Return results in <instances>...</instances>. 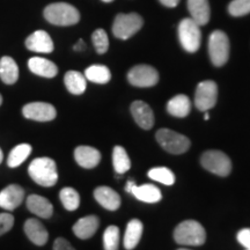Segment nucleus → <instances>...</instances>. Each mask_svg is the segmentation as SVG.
<instances>
[{
  "label": "nucleus",
  "mask_w": 250,
  "mask_h": 250,
  "mask_svg": "<svg viewBox=\"0 0 250 250\" xmlns=\"http://www.w3.org/2000/svg\"><path fill=\"white\" fill-rule=\"evenodd\" d=\"M28 174L39 186L54 187L58 181V171L56 162L50 158H36L30 162Z\"/></svg>",
  "instance_id": "1"
},
{
  "label": "nucleus",
  "mask_w": 250,
  "mask_h": 250,
  "mask_svg": "<svg viewBox=\"0 0 250 250\" xmlns=\"http://www.w3.org/2000/svg\"><path fill=\"white\" fill-rule=\"evenodd\" d=\"M44 18L48 22L55 26L67 27L79 22L80 13L74 6L66 2H55L46 6Z\"/></svg>",
  "instance_id": "2"
},
{
  "label": "nucleus",
  "mask_w": 250,
  "mask_h": 250,
  "mask_svg": "<svg viewBox=\"0 0 250 250\" xmlns=\"http://www.w3.org/2000/svg\"><path fill=\"white\" fill-rule=\"evenodd\" d=\"M174 239L182 246H202L206 241V232L198 221L186 220L175 228Z\"/></svg>",
  "instance_id": "3"
},
{
  "label": "nucleus",
  "mask_w": 250,
  "mask_h": 250,
  "mask_svg": "<svg viewBox=\"0 0 250 250\" xmlns=\"http://www.w3.org/2000/svg\"><path fill=\"white\" fill-rule=\"evenodd\" d=\"M201 26H198L191 18L183 19L179 24V39L182 48L193 54L198 51L202 43Z\"/></svg>",
  "instance_id": "4"
},
{
  "label": "nucleus",
  "mask_w": 250,
  "mask_h": 250,
  "mask_svg": "<svg viewBox=\"0 0 250 250\" xmlns=\"http://www.w3.org/2000/svg\"><path fill=\"white\" fill-rule=\"evenodd\" d=\"M229 40L224 31L215 30L208 39V55L214 66H223L229 58Z\"/></svg>",
  "instance_id": "5"
},
{
  "label": "nucleus",
  "mask_w": 250,
  "mask_h": 250,
  "mask_svg": "<svg viewBox=\"0 0 250 250\" xmlns=\"http://www.w3.org/2000/svg\"><path fill=\"white\" fill-rule=\"evenodd\" d=\"M201 164L206 170L218 176H228L232 171V162L227 154L224 152L211 149L203 153L201 156Z\"/></svg>",
  "instance_id": "6"
},
{
  "label": "nucleus",
  "mask_w": 250,
  "mask_h": 250,
  "mask_svg": "<svg viewBox=\"0 0 250 250\" xmlns=\"http://www.w3.org/2000/svg\"><path fill=\"white\" fill-rule=\"evenodd\" d=\"M143 18L137 13L118 14L112 24V34L120 40H127L142 29Z\"/></svg>",
  "instance_id": "7"
},
{
  "label": "nucleus",
  "mask_w": 250,
  "mask_h": 250,
  "mask_svg": "<svg viewBox=\"0 0 250 250\" xmlns=\"http://www.w3.org/2000/svg\"><path fill=\"white\" fill-rule=\"evenodd\" d=\"M155 137L161 147L171 154H183L190 148V139L173 130L161 129Z\"/></svg>",
  "instance_id": "8"
},
{
  "label": "nucleus",
  "mask_w": 250,
  "mask_h": 250,
  "mask_svg": "<svg viewBox=\"0 0 250 250\" xmlns=\"http://www.w3.org/2000/svg\"><path fill=\"white\" fill-rule=\"evenodd\" d=\"M218 86L214 81H202L197 86L195 94V105L201 111H208L212 109L217 103Z\"/></svg>",
  "instance_id": "9"
},
{
  "label": "nucleus",
  "mask_w": 250,
  "mask_h": 250,
  "mask_svg": "<svg viewBox=\"0 0 250 250\" xmlns=\"http://www.w3.org/2000/svg\"><path fill=\"white\" fill-rule=\"evenodd\" d=\"M127 80L136 87H153L158 83L159 73L149 65H136L127 73Z\"/></svg>",
  "instance_id": "10"
},
{
  "label": "nucleus",
  "mask_w": 250,
  "mask_h": 250,
  "mask_svg": "<svg viewBox=\"0 0 250 250\" xmlns=\"http://www.w3.org/2000/svg\"><path fill=\"white\" fill-rule=\"evenodd\" d=\"M22 114L27 120L36 122L54 121L57 116V110L52 104L46 102H30L22 108Z\"/></svg>",
  "instance_id": "11"
},
{
  "label": "nucleus",
  "mask_w": 250,
  "mask_h": 250,
  "mask_svg": "<svg viewBox=\"0 0 250 250\" xmlns=\"http://www.w3.org/2000/svg\"><path fill=\"white\" fill-rule=\"evenodd\" d=\"M24 190L18 184H11L0 191V208L6 211H13L22 204Z\"/></svg>",
  "instance_id": "12"
},
{
  "label": "nucleus",
  "mask_w": 250,
  "mask_h": 250,
  "mask_svg": "<svg viewBox=\"0 0 250 250\" xmlns=\"http://www.w3.org/2000/svg\"><path fill=\"white\" fill-rule=\"evenodd\" d=\"M26 48L39 54H50L54 51L55 45L51 37L44 30H36L27 37Z\"/></svg>",
  "instance_id": "13"
},
{
  "label": "nucleus",
  "mask_w": 250,
  "mask_h": 250,
  "mask_svg": "<svg viewBox=\"0 0 250 250\" xmlns=\"http://www.w3.org/2000/svg\"><path fill=\"white\" fill-rule=\"evenodd\" d=\"M131 114L136 123L144 130H151L154 125V114L151 107L144 101H134L131 104Z\"/></svg>",
  "instance_id": "14"
},
{
  "label": "nucleus",
  "mask_w": 250,
  "mask_h": 250,
  "mask_svg": "<svg viewBox=\"0 0 250 250\" xmlns=\"http://www.w3.org/2000/svg\"><path fill=\"white\" fill-rule=\"evenodd\" d=\"M23 229L28 239H29L34 245L42 247L48 242V230H46L44 225L37 220V219L30 218L26 220V223L23 225Z\"/></svg>",
  "instance_id": "15"
},
{
  "label": "nucleus",
  "mask_w": 250,
  "mask_h": 250,
  "mask_svg": "<svg viewBox=\"0 0 250 250\" xmlns=\"http://www.w3.org/2000/svg\"><path fill=\"white\" fill-rule=\"evenodd\" d=\"M94 197L102 208L109 211H116L121 206V197L109 187H99L94 190Z\"/></svg>",
  "instance_id": "16"
},
{
  "label": "nucleus",
  "mask_w": 250,
  "mask_h": 250,
  "mask_svg": "<svg viewBox=\"0 0 250 250\" xmlns=\"http://www.w3.org/2000/svg\"><path fill=\"white\" fill-rule=\"evenodd\" d=\"M187 6L190 17L198 26H205L208 23L211 17L208 0H188Z\"/></svg>",
  "instance_id": "17"
},
{
  "label": "nucleus",
  "mask_w": 250,
  "mask_h": 250,
  "mask_svg": "<svg viewBox=\"0 0 250 250\" xmlns=\"http://www.w3.org/2000/svg\"><path fill=\"white\" fill-rule=\"evenodd\" d=\"M74 159L80 167L92 169L101 161V153L90 146H79L74 149Z\"/></svg>",
  "instance_id": "18"
},
{
  "label": "nucleus",
  "mask_w": 250,
  "mask_h": 250,
  "mask_svg": "<svg viewBox=\"0 0 250 250\" xmlns=\"http://www.w3.org/2000/svg\"><path fill=\"white\" fill-rule=\"evenodd\" d=\"M27 208L31 213L43 219L51 218L54 214V206L45 197L39 195H30L27 197Z\"/></svg>",
  "instance_id": "19"
},
{
  "label": "nucleus",
  "mask_w": 250,
  "mask_h": 250,
  "mask_svg": "<svg viewBox=\"0 0 250 250\" xmlns=\"http://www.w3.org/2000/svg\"><path fill=\"white\" fill-rule=\"evenodd\" d=\"M99 226L100 220L96 215H87V217L79 219L73 225L72 229H73L74 235L77 237H79L81 240H87L90 239L96 233Z\"/></svg>",
  "instance_id": "20"
},
{
  "label": "nucleus",
  "mask_w": 250,
  "mask_h": 250,
  "mask_svg": "<svg viewBox=\"0 0 250 250\" xmlns=\"http://www.w3.org/2000/svg\"><path fill=\"white\" fill-rule=\"evenodd\" d=\"M28 67L36 76L55 78L58 74V67L55 62L42 57H33L28 61Z\"/></svg>",
  "instance_id": "21"
},
{
  "label": "nucleus",
  "mask_w": 250,
  "mask_h": 250,
  "mask_svg": "<svg viewBox=\"0 0 250 250\" xmlns=\"http://www.w3.org/2000/svg\"><path fill=\"white\" fill-rule=\"evenodd\" d=\"M0 79L6 85H14L19 79L18 64L9 56H4L0 59Z\"/></svg>",
  "instance_id": "22"
},
{
  "label": "nucleus",
  "mask_w": 250,
  "mask_h": 250,
  "mask_svg": "<svg viewBox=\"0 0 250 250\" xmlns=\"http://www.w3.org/2000/svg\"><path fill=\"white\" fill-rule=\"evenodd\" d=\"M190 110H191V102L184 94H179V95L174 96L167 103V111L171 116L183 118L189 115Z\"/></svg>",
  "instance_id": "23"
},
{
  "label": "nucleus",
  "mask_w": 250,
  "mask_h": 250,
  "mask_svg": "<svg viewBox=\"0 0 250 250\" xmlns=\"http://www.w3.org/2000/svg\"><path fill=\"white\" fill-rule=\"evenodd\" d=\"M144 226L143 223L138 219H132L126 226L124 235V248L126 250H132L138 245L143 235Z\"/></svg>",
  "instance_id": "24"
},
{
  "label": "nucleus",
  "mask_w": 250,
  "mask_h": 250,
  "mask_svg": "<svg viewBox=\"0 0 250 250\" xmlns=\"http://www.w3.org/2000/svg\"><path fill=\"white\" fill-rule=\"evenodd\" d=\"M132 195L137 199L144 203H158L161 201L162 193L159 188L153 184H143V186H134L132 189Z\"/></svg>",
  "instance_id": "25"
},
{
  "label": "nucleus",
  "mask_w": 250,
  "mask_h": 250,
  "mask_svg": "<svg viewBox=\"0 0 250 250\" xmlns=\"http://www.w3.org/2000/svg\"><path fill=\"white\" fill-rule=\"evenodd\" d=\"M65 86L73 95H81L87 88V79L83 73L78 71H68L64 77Z\"/></svg>",
  "instance_id": "26"
},
{
  "label": "nucleus",
  "mask_w": 250,
  "mask_h": 250,
  "mask_svg": "<svg viewBox=\"0 0 250 250\" xmlns=\"http://www.w3.org/2000/svg\"><path fill=\"white\" fill-rule=\"evenodd\" d=\"M85 77L87 80L92 81V83L104 85L110 81L111 72L104 65H92V66L86 68Z\"/></svg>",
  "instance_id": "27"
},
{
  "label": "nucleus",
  "mask_w": 250,
  "mask_h": 250,
  "mask_svg": "<svg viewBox=\"0 0 250 250\" xmlns=\"http://www.w3.org/2000/svg\"><path fill=\"white\" fill-rule=\"evenodd\" d=\"M31 151H33V147H31L29 144H20V145L15 146L8 154L7 166L9 168L19 167V166L22 165L27 160Z\"/></svg>",
  "instance_id": "28"
},
{
  "label": "nucleus",
  "mask_w": 250,
  "mask_h": 250,
  "mask_svg": "<svg viewBox=\"0 0 250 250\" xmlns=\"http://www.w3.org/2000/svg\"><path fill=\"white\" fill-rule=\"evenodd\" d=\"M112 165L117 174L123 175L130 169L131 161L126 151L122 146H115L112 151Z\"/></svg>",
  "instance_id": "29"
},
{
  "label": "nucleus",
  "mask_w": 250,
  "mask_h": 250,
  "mask_svg": "<svg viewBox=\"0 0 250 250\" xmlns=\"http://www.w3.org/2000/svg\"><path fill=\"white\" fill-rule=\"evenodd\" d=\"M59 198H61L62 206L67 211H76L80 205L79 192L71 187L62 188L59 192Z\"/></svg>",
  "instance_id": "30"
},
{
  "label": "nucleus",
  "mask_w": 250,
  "mask_h": 250,
  "mask_svg": "<svg viewBox=\"0 0 250 250\" xmlns=\"http://www.w3.org/2000/svg\"><path fill=\"white\" fill-rule=\"evenodd\" d=\"M148 177L155 182H159L165 186H173L175 183V175L169 168L155 167L148 171Z\"/></svg>",
  "instance_id": "31"
},
{
  "label": "nucleus",
  "mask_w": 250,
  "mask_h": 250,
  "mask_svg": "<svg viewBox=\"0 0 250 250\" xmlns=\"http://www.w3.org/2000/svg\"><path fill=\"white\" fill-rule=\"evenodd\" d=\"M118 247H120V228L111 225L103 233V248L104 250H118Z\"/></svg>",
  "instance_id": "32"
},
{
  "label": "nucleus",
  "mask_w": 250,
  "mask_h": 250,
  "mask_svg": "<svg viewBox=\"0 0 250 250\" xmlns=\"http://www.w3.org/2000/svg\"><path fill=\"white\" fill-rule=\"evenodd\" d=\"M92 41L98 54L103 55L108 51L109 39H108L107 33H105V30L96 29L92 35Z\"/></svg>",
  "instance_id": "33"
},
{
  "label": "nucleus",
  "mask_w": 250,
  "mask_h": 250,
  "mask_svg": "<svg viewBox=\"0 0 250 250\" xmlns=\"http://www.w3.org/2000/svg\"><path fill=\"white\" fill-rule=\"evenodd\" d=\"M228 12L232 17L239 18L250 13V0H233L228 5Z\"/></svg>",
  "instance_id": "34"
},
{
  "label": "nucleus",
  "mask_w": 250,
  "mask_h": 250,
  "mask_svg": "<svg viewBox=\"0 0 250 250\" xmlns=\"http://www.w3.org/2000/svg\"><path fill=\"white\" fill-rule=\"evenodd\" d=\"M14 225V217L11 213H0V236L12 229Z\"/></svg>",
  "instance_id": "35"
},
{
  "label": "nucleus",
  "mask_w": 250,
  "mask_h": 250,
  "mask_svg": "<svg viewBox=\"0 0 250 250\" xmlns=\"http://www.w3.org/2000/svg\"><path fill=\"white\" fill-rule=\"evenodd\" d=\"M237 241L246 249H250V228H243L237 233Z\"/></svg>",
  "instance_id": "36"
},
{
  "label": "nucleus",
  "mask_w": 250,
  "mask_h": 250,
  "mask_svg": "<svg viewBox=\"0 0 250 250\" xmlns=\"http://www.w3.org/2000/svg\"><path fill=\"white\" fill-rule=\"evenodd\" d=\"M54 250H76L64 237H58L54 242Z\"/></svg>",
  "instance_id": "37"
},
{
  "label": "nucleus",
  "mask_w": 250,
  "mask_h": 250,
  "mask_svg": "<svg viewBox=\"0 0 250 250\" xmlns=\"http://www.w3.org/2000/svg\"><path fill=\"white\" fill-rule=\"evenodd\" d=\"M159 1H160L164 6H166V7L173 8V7H176V6L179 5L180 0H159Z\"/></svg>",
  "instance_id": "38"
},
{
  "label": "nucleus",
  "mask_w": 250,
  "mask_h": 250,
  "mask_svg": "<svg viewBox=\"0 0 250 250\" xmlns=\"http://www.w3.org/2000/svg\"><path fill=\"white\" fill-rule=\"evenodd\" d=\"M73 49L76 50V51H81V50L85 49V43H83V40H79V42H78V44L74 45Z\"/></svg>",
  "instance_id": "39"
},
{
  "label": "nucleus",
  "mask_w": 250,
  "mask_h": 250,
  "mask_svg": "<svg viewBox=\"0 0 250 250\" xmlns=\"http://www.w3.org/2000/svg\"><path fill=\"white\" fill-rule=\"evenodd\" d=\"M134 186H136L134 181H129V182L126 183V187H125V190H126V191L129 193H131V192H132V189H133Z\"/></svg>",
  "instance_id": "40"
},
{
  "label": "nucleus",
  "mask_w": 250,
  "mask_h": 250,
  "mask_svg": "<svg viewBox=\"0 0 250 250\" xmlns=\"http://www.w3.org/2000/svg\"><path fill=\"white\" fill-rule=\"evenodd\" d=\"M2 159H4V154H2L1 148H0V164H1V162H2Z\"/></svg>",
  "instance_id": "41"
},
{
  "label": "nucleus",
  "mask_w": 250,
  "mask_h": 250,
  "mask_svg": "<svg viewBox=\"0 0 250 250\" xmlns=\"http://www.w3.org/2000/svg\"><path fill=\"white\" fill-rule=\"evenodd\" d=\"M204 120H205V121H208V120H210V115H208V112H206V114L204 115Z\"/></svg>",
  "instance_id": "42"
},
{
  "label": "nucleus",
  "mask_w": 250,
  "mask_h": 250,
  "mask_svg": "<svg viewBox=\"0 0 250 250\" xmlns=\"http://www.w3.org/2000/svg\"><path fill=\"white\" fill-rule=\"evenodd\" d=\"M103 2H111V1H114V0H102Z\"/></svg>",
  "instance_id": "43"
},
{
  "label": "nucleus",
  "mask_w": 250,
  "mask_h": 250,
  "mask_svg": "<svg viewBox=\"0 0 250 250\" xmlns=\"http://www.w3.org/2000/svg\"><path fill=\"white\" fill-rule=\"evenodd\" d=\"M1 103H2V96L1 94H0V105H1Z\"/></svg>",
  "instance_id": "44"
},
{
  "label": "nucleus",
  "mask_w": 250,
  "mask_h": 250,
  "mask_svg": "<svg viewBox=\"0 0 250 250\" xmlns=\"http://www.w3.org/2000/svg\"><path fill=\"white\" fill-rule=\"evenodd\" d=\"M179 250H189V249H184V248H181V249H179Z\"/></svg>",
  "instance_id": "45"
},
{
  "label": "nucleus",
  "mask_w": 250,
  "mask_h": 250,
  "mask_svg": "<svg viewBox=\"0 0 250 250\" xmlns=\"http://www.w3.org/2000/svg\"><path fill=\"white\" fill-rule=\"evenodd\" d=\"M246 250H250V249H246Z\"/></svg>",
  "instance_id": "46"
}]
</instances>
